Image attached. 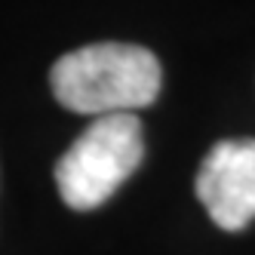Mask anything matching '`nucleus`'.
<instances>
[{
	"label": "nucleus",
	"mask_w": 255,
	"mask_h": 255,
	"mask_svg": "<svg viewBox=\"0 0 255 255\" xmlns=\"http://www.w3.org/2000/svg\"><path fill=\"white\" fill-rule=\"evenodd\" d=\"M163 71L151 49L135 43H89L52 65L49 86L74 114H132L160 96Z\"/></svg>",
	"instance_id": "nucleus-1"
},
{
	"label": "nucleus",
	"mask_w": 255,
	"mask_h": 255,
	"mask_svg": "<svg viewBox=\"0 0 255 255\" xmlns=\"http://www.w3.org/2000/svg\"><path fill=\"white\" fill-rule=\"evenodd\" d=\"M144 160L141 120L135 114L96 117L56 163V188L68 209L89 212L129 178Z\"/></svg>",
	"instance_id": "nucleus-2"
},
{
	"label": "nucleus",
	"mask_w": 255,
	"mask_h": 255,
	"mask_svg": "<svg viewBox=\"0 0 255 255\" xmlns=\"http://www.w3.org/2000/svg\"><path fill=\"white\" fill-rule=\"evenodd\" d=\"M197 197L222 231H243L255 218V138L212 144L197 172Z\"/></svg>",
	"instance_id": "nucleus-3"
}]
</instances>
